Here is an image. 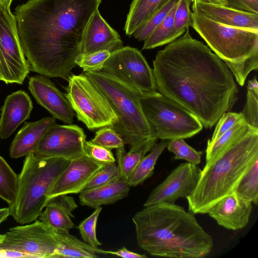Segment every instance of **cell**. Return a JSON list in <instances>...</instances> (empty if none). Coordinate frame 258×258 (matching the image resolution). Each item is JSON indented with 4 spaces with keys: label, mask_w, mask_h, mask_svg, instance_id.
I'll return each instance as SVG.
<instances>
[{
    "label": "cell",
    "mask_w": 258,
    "mask_h": 258,
    "mask_svg": "<svg viewBox=\"0 0 258 258\" xmlns=\"http://www.w3.org/2000/svg\"><path fill=\"white\" fill-rule=\"evenodd\" d=\"M55 124V118L53 117H44L34 122H25L11 143V157L16 159L33 153L45 133Z\"/></svg>",
    "instance_id": "21"
},
{
    "label": "cell",
    "mask_w": 258,
    "mask_h": 258,
    "mask_svg": "<svg viewBox=\"0 0 258 258\" xmlns=\"http://www.w3.org/2000/svg\"><path fill=\"white\" fill-rule=\"evenodd\" d=\"M129 191L130 186L120 179L108 184L82 190L79 193V201L81 205L95 209L115 203L126 197Z\"/></svg>",
    "instance_id": "23"
},
{
    "label": "cell",
    "mask_w": 258,
    "mask_h": 258,
    "mask_svg": "<svg viewBox=\"0 0 258 258\" xmlns=\"http://www.w3.org/2000/svg\"><path fill=\"white\" fill-rule=\"evenodd\" d=\"M86 138L83 129L77 125L56 123L45 133L33 154L40 158L60 157L71 160L86 154Z\"/></svg>",
    "instance_id": "13"
},
{
    "label": "cell",
    "mask_w": 258,
    "mask_h": 258,
    "mask_svg": "<svg viewBox=\"0 0 258 258\" xmlns=\"http://www.w3.org/2000/svg\"><path fill=\"white\" fill-rule=\"evenodd\" d=\"M58 245L53 258H96V253L109 254V251L94 247L71 234L69 231L54 230Z\"/></svg>",
    "instance_id": "24"
},
{
    "label": "cell",
    "mask_w": 258,
    "mask_h": 258,
    "mask_svg": "<svg viewBox=\"0 0 258 258\" xmlns=\"http://www.w3.org/2000/svg\"><path fill=\"white\" fill-rule=\"evenodd\" d=\"M153 62L156 90L191 112L206 128H211L238 99V89L227 65L193 38L189 28L158 51Z\"/></svg>",
    "instance_id": "1"
},
{
    "label": "cell",
    "mask_w": 258,
    "mask_h": 258,
    "mask_svg": "<svg viewBox=\"0 0 258 258\" xmlns=\"http://www.w3.org/2000/svg\"><path fill=\"white\" fill-rule=\"evenodd\" d=\"M103 167L86 154L71 160L54 185L49 200L59 195L79 194Z\"/></svg>",
    "instance_id": "16"
},
{
    "label": "cell",
    "mask_w": 258,
    "mask_h": 258,
    "mask_svg": "<svg viewBox=\"0 0 258 258\" xmlns=\"http://www.w3.org/2000/svg\"><path fill=\"white\" fill-rule=\"evenodd\" d=\"M258 160V129L252 127L236 143L201 170L192 193L187 196L189 212L207 214L217 202L234 191Z\"/></svg>",
    "instance_id": "4"
},
{
    "label": "cell",
    "mask_w": 258,
    "mask_h": 258,
    "mask_svg": "<svg viewBox=\"0 0 258 258\" xmlns=\"http://www.w3.org/2000/svg\"><path fill=\"white\" fill-rule=\"evenodd\" d=\"M251 210L252 203L240 198L234 191L220 200L207 214L219 225L237 230L247 225Z\"/></svg>",
    "instance_id": "18"
},
{
    "label": "cell",
    "mask_w": 258,
    "mask_h": 258,
    "mask_svg": "<svg viewBox=\"0 0 258 258\" xmlns=\"http://www.w3.org/2000/svg\"><path fill=\"white\" fill-rule=\"evenodd\" d=\"M140 99L145 115L158 139H184L203 129L195 115L157 91L152 94H140Z\"/></svg>",
    "instance_id": "8"
},
{
    "label": "cell",
    "mask_w": 258,
    "mask_h": 258,
    "mask_svg": "<svg viewBox=\"0 0 258 258\" xmlns=\"http://www.w3.org/2000/svg\"><path fill=\"white\" fill-rule=\"evenodd\" d=\"M0 250L21 253L25 257L53 258L58 242L54 230L40 221L9 229Z\"/></svg>",
    "instance_id": "12"
},
{
    "label": "cell",
    "mask_w": 258,
    "mask_h": 258,
    "mask_svg": "<svg viewBox=\"0 0 258 258\" xmlns=\"http://www.w3.org/2000/svg\"><path fill=\"white\" fill-rule=\"evenodd\" d=\"M167 148L169 152L174 154L175 160L183 159L196 165L201 162L202 152L191 147L183 139L169 140Z\"/></svg>",
    "instance_id": "34"
},
{
    "label": "cell",
    "mask_w": 258,
    "mask_h": 258,
    "mask_svg": "<svg viewBox=\"0 0 258 258\" xmlns=\"http://www.w3.org/2000/svg\"><path fill=\"white\" fill-rule=\"evenodd\" d=\"M120 179L121 178L119 170L117 164L114 162L103 167L88 183L84 189H90L103 186L115 182Z\"/></svg>",
    "instance_id": "38"
},
{
    "label": "cell",
    "mask_w": 258,
    "mask_h": 258,
    "mask_svg": "<svg viewBox=\"0 0 258 258\" xmlns=\"http://www.w3.org/2000/svg\"><path fill=\"white\" fill-rule=\"evenodd\" d=\"M200 1L213 5L227 7L226 0H200Z\"/></svg>",
    "instance_id": "45"
},
{
    "label": "cell",
    "mask_w": 258,
    "mask_h": 258,
    "mask_svg": "<svg viewBox=\"0 0 258 258\" xmlns=\"http://www.w3.org/2000/svg\"><path fill=\"white\" fill-rule=\"evenodd\" d=\"M199 1H200V0H191V2L193 3H196V2H199Z\"/></svg>",
    "instance_id": "47"
},
{
    "label": "cell",
    "mask_w": 258,
    "mask_h": 258,
    "mask_svg": "<svg viewBox=\"0 0 258 258\" xmlns=\"http://www.w3.org/2000/svg\"><path fill=\"white\" fill-rule=\"evenodd\" d=\"M11 4L0 3V81L22 84L30 66L21 47Z\"/></svg>",
    "instance_id": "10"
},
{
    "label": "cell",
    "mask_w": 258,
    "mask_h": 258,
    "mask_svg": "<svg viewBox=\"0 0 258 258\" xmlns=\"http://www.w3.org/2000/svg\"><path fill=\"white\" fill-rule=\"evenodd\" d=\"M28 89L41 106L54 117L69 124L75 115L68 100L48 77L35 75L30 77Z\"/></svg>",
    "instance_id": "15"
},
{
    "label": "cell",
    "mask_w": 258,
    "mask_h": 258,
    "mask_svg": "<svg viewBox=\"0 0 258 258\" xmlns=\"http://www.w3.org/2000/svg\"><path fill=\"white\" fill-rule=\"evenodd\" d=\"M123 46L118 33L101 16L99 9L91 16L86 27L82 43L81 54H88L101 50L111 53Z\"/></svg>",
    "instance_id": "17"
},
{
    "label": "cell",
    "mask_w": 258,
    "mask_h": 258,
    "mask_svg": "<svg viewBox=\"0 0 258 258\" xmlns=\"http://www.w3.org/2000/svg\"><path fill=\"white\" fill-rule=\"evenodd\" d=\"M252 126L242 119L212 143H207L206 164L209 165L228 148L236 143Z\"/></svg>",
    "instance_id": "26"
},
{
    "label": "cell",
    "mask_w": 258,
    "mask_h": 258,
    "mask_svg": "<svg viewBox=\"0 0 258 258\" xmlns=\"http://www.w3.org/2000/svg\"><path fill=\"white\" fill-rule=\"evenodd\" d=\"M241 113L248 124L258 129V84L256 77L247 82L246 101Z\"/></svg>",
    "instance_id": "32"
},
{
    "label": "cell",
    "mask_w": 258,
    "mask_h": 258,
    "mask_svg": "<svg viewBox=\"0 0 258 258\" xmlns=\"http://www.w3.org/2000/svg\"><path fill=\"white\" fill-rule=\"evenodd\" d=\"M102 71L119 79L140 94L157 92L152 69L136 48L123 46L111 52Z\"/></svg>",
    "instance_id": "11"
},
{
    "label": "cell",
    "mask_w": 258,
    "mask_h": 258,
    "mask_svg": "<svg viewBox=\"0 0 258 258\" xmlns=\"http://www.w3.org/2000/svg\"><path fill=\"white\" fill-rule=\"evenodd\" d=\"M139 246L151 255L174 258H204L213 239L194 214L174 203L145 207L133 217Z\"/></svg>",
    "instance_id": "3"
},
{
    "label": "cell",
    "mask_w": 258,
    "mask_h": 258,
    "mask_svg": "<svg viewBox=\"0 0 258 258\" xmlns=\"http://www.w3.org/2000/svg\"><path fill=\"white\" fill-rule=\"evenodd\" d=\"M102 93L117 116L111 127L121 137L130 150L156 137L143 111L140 93L116 78L103 71L85 72Z\"/></svg>",
    "instance_id": "7"
},
{
    "label": "cell",
    "mask_w": 258,
    "mask_h": 258,
    "mask_svg": "<svg viewBox=\"0 0 258 258\" xmlns=\"http://www.w3.org/2000/svg\"><path fill=\"white\" fill-rule=\"evenodd\" d=\"M64 94L78 119L90 130L111 126L117 116L102 93L84 73L72 74Z\"/></svg>",
    "instance_id": "9"
},
{
    "label": "cell",
    "mask_w": 258,
    "mask_h": 258,
    "mask_svg": "<svg viewBox=\"0 0 258 258\" xmlns=\"http://www.w3.org/2000/svg\"><path fill=\"white\" fill-rule=\"evenodd\" d=\"M243 118L241 112H225L219 119L213 134L212 138L209 139L207 143H212L222 135L230 130L237 122Z\"/></svg>",
    "instance_id": "41"
},
{
    "label": "cell",
    "mask_w": 258,
    "mask_h": 258,
    "mask_svg": "<svg viewBox=\"0 0 258 258\" xmlns=\"http://www.w3.org/2000/svg\"><path fill=\"white\" fill-rule=\"evenodd\" d=\"M109 254L117 255L124 258H146L147 256L144 254H141L138 253L130 251L125 247L118 249L116 251H109Z\"/></svg>",
    "instance_id": "43"
},
{
    "label": "cell",
    "mask_w": 258,
    "mask_h": 258,
    "mask_svg": "<svg viewBox=\"0 0 258 258\" xmlns=\"http://www.w3.org/2000/svg\"><path fill=\"white\" fill-rule=\"evenodd\" d=\"M179 1L169 0L138 28L133 34L134 37L139 41H144L163 21L173 7Z\"/></svg>",
    "instance_id": "33"
},
{
    "label": "cell",
    "mask_w": 258,
    "mask_h": 258,
    "mask_svg": "<svg viewBox=\"0 0 258 258\" xmlns=\"http://www.w3.org/2000/svg\"><path fill=\"white\" fill-rule=\"evenodd\" d=\"M191 0H179L174 16V25L175 30L181 35L187 28L192 26V13L190 10Z\"/></svg>",
    "instance_id": "39"
},
{
    "label": "cell",
    "mask_w": 258,
    "mask_h": 258,
    "mask_svg": "<svg viewBox=\"0 0 258 258\" xmlns=\"http://www.w3.org/2000/svg\"><path fill=\"white\" fill-rule=\"evenodd\" d=\"M7 2L9 3V4H11V3L12 2V0H0V3H3Z\"/></svg>",
    "instance_id": "46"
},
{
    "label": "cell",
    "mask_w": 258,
    "mask_h": 258,
    "mask_svg": "<svg viewBox=\"0 0 258 258\" xmlns=\"http://www.w3.org/2000/svg\"><path fill=\"white\" fill-rule=\"evenodd\" d=\"M237 195L244 200L257 205L258 203V160L243 176L235 190Z\"/></svg>",
    "instance_id": "31"
},
{
    "label": "cell",
    "mask_w": 258,
    "mask_h": 258,
    "mask_svg": "<svg viewBox=\"0 0 258 258\" xmlns=\"http://www.w3.org/2000/svg\"><path fill=\"white\" fill-rule=\"evenodd\" d=\"M86 154L94 162L103 166L115 162L111 150L86 141L84 143Z\"/></svg>",
    "instance_id": "40"
},
{
    "label": "cell",
    "mask_w": 258,
    "mask_h": 258,
    "mask_svg": "<svg viewBox=\"0 0 258 258\" xmlns=\"http://www.w3.org/2000/svg\"><path fill=\"white\" fill-rule=\"evenodd\" d=\"M32 109V101L25 91L18 90L8 95L1 109L0 138H9L20 124L29 118Z\"/></svg>",
    "instance_id": "20"
},
{
    "label": "cell",
    "mask_w": 258,
    "mask_h": 258,
    "mask_svg": "<svg viewBox=\"0 0 258 258\" xmlns=\"http://www.w3.org/2000/svg\"><path fill=\"white\" fill-rule=\"evenodd\" d=\"M201 169L189 162L180 164L151 192L144 207L161 203H174L180 198H186L195 188Z\"/></svg>",
    "instance_id": "14"
},
{
    "label": "cell",
    "mask_w": 258,
    "mask_h": 258,
    "mask_svg": "<svg viewBox=\"0 0 258 258\" xmlns=\"http://www.w3.org/2000/svg\"><path fill=\"white\" fill-rule=\"evenodd\" d=\"M10 215L9 207L0 208V224L5 221Z\"/></svg>",
    "instance_id": "44"
},
{
    "label": "cell",
    "mask_w": 258,
    "mask_h": 258,
    "mask_svg": "<svg viewBox=\"0 0 258 258\" xmlns=\"http://www.w3.org/2000/svg\"><path fill=\"white\" fill-rule=\"evenodd\" d=\"M227 7L258 14V0H226Z\"/></svg>",
    "instance_id": "42"
},
{
    "label": "cell",
    "mask_w": 258,
    "mask_h": 258,
    "mask_svg": "<svg viewBox=\"0 0 258 258\" xmlns=\"http://www.w3.org/2000/svg\"><path fill=\"white\" fill-rule=\"evenodd\" d=\"M18 184V175L0 156V198L9 206L15 202Z\"/></svg>",
    "instance_id": "30"
},
{
    "label": "cell",
    "mask_w": 258,
    "mask_h": 258,
    "mask_svg": "<svg viewBox=\"0 0 258 258\" xmlns=\"http://www.w3.org/2000/svg\"><path fill=\"white\" fill-rule=\"evenodd\" d=\"M110 54L111 52L108 50H101L88 54H80L77 58L76 63L85 72L101 71L104 62Z\"/></svg>",
    "instance_id": "36"
},
{
    "label": "cell",
    "mask_w": 258,
    "mask_h": 258,
    "mask_svg": "<svg viewBox=\"0 0 258 258\" xmlns=\"http://www.w3.org/2000/svg\"><path fill=\"white\" fill-rule=\"evenodd\" d=\"M90 141L109 150L120 148L125 145L120 136L110 126L100 128Z\"/></svg>",
    "instance_id": "37"
},
{
    "label": "cell",
    "mask_w": 258,
    "mask_h": 258,
    "mask_svg": "<svg viewBox=\"0 0 258 258\" xmlns=\"http://www.w3.org/2000/svg\"><path fill=\"white\" fill-rule=\"evenodd\" d=\"M77 207L72 197L67 195L57 196L49 200L38 218L55 231H69L74 227L72 212Z\"/></svg>",
    "instance_id": "22"
},
{
    "label": "cell",
    "mask_w": 258,
    "mask_h": 258,
    "mask_svg": "<svg viewBox=\"0 0 258 258\" xmlns=\"http://www.w3.org/2000/svg\"><path fill=\"white\" fill-rule=\"evenodd\" d=\"M191 27L222 60L238 84L258 68V31L225 25L192 14Z\"/></svg>",
    "instance_id": "5"
},
{
    "label": "cell",
    "mask_w": 258,
    "mask_h": 258,
    "mask_svg": "<svg viewBox=\"0 0 258 258\" xmlns=\"http://www.w3.org/2000/svg\"><path fill=\"white\" fill-rule=\"evenodd\" d=\"M70 160L60 157L40 158L33 153L26 156L18 175L14 203L10 215L21 224L35 221L45 208L50 192Z\"/></svg>",
    "instance_id": "6"
},
{
    "label": "cell",
    "mask_w": 258,
    "mask_h": 258,
    "mask_svg": "<svg viewBox=\"0 0 258 258\" xmlns=\"http://www.w3.org/2000/svg\"><path fill=\"white\" fill-rule=\"evenodd\" d=\"M169 141L162 140L156 143L150 152L141 159L132 174L125 181L130 187L141 184L152 176L156 163L167 147Z\"/></svg>",
    "instance_id": "28"
},
{
    "label": "cell",
    "mask_w": 258,
    "mask_h": 258,
    "mask_svg": "<svg viewBox=\"0 0 258 258\" xmlns=\"http://www.w3.org/2000/svg\"><path fill=\"white\" fill-rule=\"evenodd\" d=\"M157 140L156 137L153 138L141 146L127 152L124 147L116 149L117 164L122 180L125 181L128 178L141 159L156 143Z\"/></svg>",
    "instance_id": "27"
},
{
    "label": "cell",
    "mask_w": 258,
    "mask_h": 258,
    "mask_svg": "<svg viewBox=\"0 0 258 258\" xmlns=\"http://www.w3.org/2000/svg\"><path fill=\"white\" fill-rule=\"evenodd\" d=\"M178 3L173 7L163 21L144 40L143 49H153L168 44L181 36L175 30L174 25V13Z\"/></svg>",
    "instance_id": "29"
},
{
    "label": "cell",
    "mask_w": 258,
    "mask_h": 258,
    "mask_svg": "<svg viewBox=\"0 0 258 258\" xmlns=\"http://www.w3.org/2000/svg\"><path fill=\"white\" fill-rule=\"evenodd\" d=\"M101 0H29L15 17L31 71L68 81L81 53L84 33Z\"/></svg>",
    "instance_id": "2"
},
{
    "label": "cell",
    "mask_w": 258,
    "mask_h": 258,
    "mask_svg": "<svg viewBox=\"0 0 258 258\" xmlns=\"http://www.w3.org/2000/svg\"><path fill=\"white\" fill-rule=\"evenodd\" d=\"M101 210V206L95 208L93 213L78 226L83 241L94 247H98L102 244L96 236L97 222Z\"/></svg>",
    "instance_id": "35"
},
{
    "label": "cell",
    "mask_w": 258,
    "mask_h": 258,
    "mask_svg": "<svg viewBox=\"0 0 258 258\" xmlns=\"http://www.w3.org/2000/svg\"><path fill=\"white\" fill-rule=\"evenodd\" d=\"M169 0H133L127 16L124 30L131 36L156 12Z\"/></svg>",
    "instance_id": "25"
},
{
    "label": "cell",
    "mask_w": 258,
    "mask_h": 258,
    "mask_svg": "<svg viewBox=\"0 0 258 258\" xmlns=\"http://www.w3.org/2000/svg\"><path fill=\"white\" fill-rule=\"evenodd\" d=\"M192 13L220 24L258 31V14L199 1L193 3Z\"/></svg>",
    "instance_id": "19"
}]
</instances>
